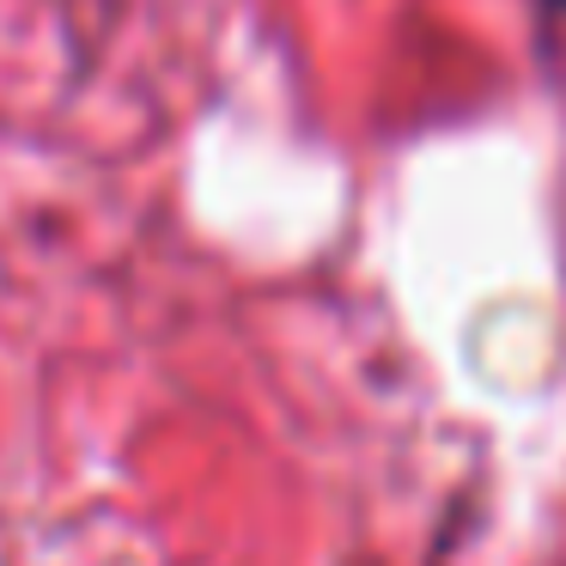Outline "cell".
Masks as SVG:
<instances>
[{"instance_id":"1","label":"cell","mask_w":566,"mask_h":566,"mask_svg":"<svg viewBox=\"0 0 566 566\" xmlns=\"http://www.w3.org/2000/svg\"><path fill=\"white\" fill-rule=\"evenodd\" d=\"M548 7H566V0H548Z\"/></svg>"}]
</instances>
